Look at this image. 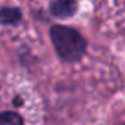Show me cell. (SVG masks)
<instances>
[{
	"mask_svg": "<svg viewBox=\"0 0 125 125\" xmlns=\"http://www.w3.org/2000/svg\"><path fill=\"white\" fill-rule=\"evenodd\" d=\"M46 99L27 68L9 69L0 84V125H49Z\"/></svg>",
	"mask_w": 125,
	"mask_h": 125,
	"instance_id": "1",
	"label": "cell"
},
{
	"mask_svg": "<svg viewBox=\"0 0 125 125\" xmlns=\"http://www.w3.org/2000/svg\"><path fill=\"white\" fill-rule=\"evenodd\" d=\"M91 28L100 40L125 52V0H107L102 5Z\"/></svg>",
	"mask_w": 125,
	"mask_h": 125,
	"instance_id": "2",
	"label": "cell"
},
{
	"mask_svg": "<svg viewBox=\"0 0 125 125\" xmlns=\"http://www.w3.org/2000/svg\"><path fill=\"white\" fill-rule=\"evenodd\" d=\"M102 125H125V93L115 97L107 106Z\"/></svg>",
	"mask_w": 125,
	"mask_h": 125,
	"instance_id": "3",
	"label": "cell"
}]
</instances>
